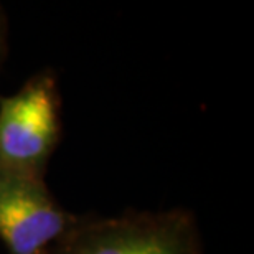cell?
Returning <instances> with one entry per match:
<instances>
[{"label": "cell", "instance_id": "6da1fadb", "mask_svg": "<svg viewBox=\"0 0 254 254\" xmlns=\"http://www.w3.org/2000/svg\"><path fill=\"white\" fill-rule=\"evenodd\" d=\"M47 254H203L201 233L190 211L127 213L81 218Z\"/></svg>", "mask_w": 254, "mask_h": 254}, {"label": "cell", "instance_id": "7a4b0ae2", "mask_svg": "<svg viewBox=\"0 0 254 254\" xmlns=\"http://www.w3.org/2000/svg\"><path fill=\"white\" fill-rule=\"evenodd\" d=\"M60 137V94L52 71H40L17 93L0 98V169L43 179Z\"/></svg>", "mask_w": 254, "mask_h": 254}, {"label": "cell", "instance_id": "3957f363", "mask_svg": "<svg viewBox=\"0 0 254 254\" xmlns=\"http://www.w3.org/2000/svg\"><path fill=\"white\" fill-rule=\"evenodd\" d=\"M78 220L43 179L0 169V240L8 254H47Z\"/></svg>", "mask_w": 254, "mask_h": 254}, {"label": "cell", "instance_id": "277c9868", "mask_svg": "<svg viewBox=\"0 0 254 254\" xmlns=\"http://www.w3.org/2000/svg\"><path fill=\"white\" fill-rule=\"evenodd\" d=\"M5 50H7V30H5V18L0 8V62L5 57Z\"/></svg>", "mask_w": 254, "mask_h": 254}]
</instances>
